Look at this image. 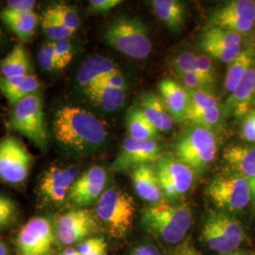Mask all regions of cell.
Listing matches in <instances>:
<instances>
[{
	"label": "cell",
	"instance_id": "cell-35",
	"mask_svg": "<svg viewBox=\"0 0 255 255\" xmlns=\"http://www.w3.org/2000/svg\"><path fill=\"white\" fill-rule=\"evenodd\" d=\"M187 92L189 97V106L187 114L219 107V100L212 91L187 90Z\"/></svg>",
	"mask_w": 255,
	"mask_h": 255
},
{
	"label": "cell",
	"instance_id": "cell-34",
	"mask_svg": "<svg viewBox=\"0 0 255 255\" xmlns=\"http://www.w3.org/2000/svg\"><path fill=\"white\" fill-rule=\"evenodd\" d=\"M201 46L211 59L213 58L224 64H231L242 51L241 46H221L201 42Z\"/></svg>",
	"mask_w": 255,
	"mask_h": 255
},
{
	"label": "cell",
	"instance_id": "cell-2",
	"mask_svg": "<svg viewBox=\"0 0 255 255\" xmlns=\"http://www.w3.org/2000/svg\"><path fill=\"white\" fill-rule=\"evenodd\" d=\"M193 221L186 203L161 201L141 211V222L148 233L169 245L182 242Z\"/></svg>",
	"mask_w": 255,
	"mask_h": 255
},
{
	"label": "cell",
	"instance_id": "cell-50",
	"mask_svg": "<svg viewBox=\"0 0 255 255\" xmlns=\"http://www.w3.org/2000/svg\"><path fill=\"white\" fill-rule=\"evenodd\" d=\"M61 255H81L76 248H66Z\"/></svg>",
	"mask_w": 255,
	"mask_h": 255
},
{
	"label": "cell",
	"instance_id": "cell-14",
	"mask_svg": "<svg viewBox=\"0 0 255 255\" xmlns=\"http://www.w3.org/2000/svg\"><path fill=\"white\" fill-rule=\"evenodd\" d=\"M162 155V147L155 141H138L128 136L113 164L114 171H126L138 166L157 162Z\"/></svg>",
	"mask_w": 255,
	"mask_h": 255
},
{
	"label": "cell",
	"instance_id": "cell-53",
	"mask_svg": "<svg viewBox=\"0 0 255 255\" xmlns=\"http://www.w3.org/2000/svg\"><path fill=\"white\" fill-rule=\"evenodd\" d=\"M1 38H2V31L0 29V43H1Z\"/></svg>",
	"mask_w": 255,
	"mask_h": 255
},
{
	"label": "cell",
	"instance_id": "cell-45",
	"mask_svg": "<svg viewBox=\"0 0 255 255\" xmlns=\"http://www.w3.org/2000/svg\"><path fill=\"white\" fill-rule=\"evenodd\" d=\"M121 3V0H91L89 1V9L96 13H105Z\"/></svg>",
	"mask_w": 255,
	"mask_h": 255
},
{
	"label": "cell",
	"instance_id": "cell-24",
	"mask_svg": "<svg viewBox=\"0 0 255 255\" xmlns=\"http://www.w3.org/2000/svg\"><path fill=\"white\" fill-rule=\"evenodd\" d=\"M0 17L4 24L22 41H30L40 23L36 12H15L7 9L0 11Z\"/></svg>",
	"mask_w": 255,
	"mask_h": 255
},
{
	"label": "cell",
	"instance_id": "cell-29",
	"mask_svg": "<svg viewBox=\"0 0 255 255\" xmlns=\"http://www.w3.org/2000/svg\"><path fill=\"white\" fill-rule=\"evenodd\" d=\"M128 137L138 141H154L158 130L140 109H132L127 116Z\"/></svg>",
	"mask_w": 255,
	"mask_h": 255
},
{
	"label": "cell",
	"instance_id": "cell-46",
	"mask_svg": "<svg viewBox=\"0 0 255 255\" xmlns=\"http://www.w3.org/2000/svg\"><path fill=\"white\" fill-rule=\"evenodd\" d=\"M36 1L34 0H10L7 2L5 9L15 12H30L34 11Z\"/></svg>",
	"mask_w": 255,
	"mask_h": 255
},
{
	"label": "cell",
	"instance_id": "cell-1",
	"mask_svg": "<svg viewBox=\"0 0 255 255\" xmlns=\"http://www.w3.org/2000/svg\"><path fill=\"white\" fill-rule=\"evenodd\" d=\"M53 135L66 151L87 154L105 146L108 132L101 120L90 112L66 105L55 113Z\"/></svg>",
	"mask_w": 255,
	"mask_h": 255
},
{
	"label": "cell",
	"instance_id": "cell-38",
	"mask_svg": "<svg viewBox=\"0 0 255 255\" xmlns=\"http://www.w3.org/2000/svg\"><path fill=\"white\" fill-rule=\"evenodd\" d=\"M81 255H107V244L102 237H90L76 247Z\"/></svg>",
	"mask_w": 255,
	"mask_h": 255
},
{
	"label": "cell",
	"instance_id": "cell-42",
	"mask_svg": "<svg viewBox=\"0 0 255 255\" xmlns=\"http://www.w3.org/2000/svg\"><path fill=\"white\" fill-rule=\"evenodd\" d=\"M181 80L182 86L187 90H198V91H212V85L204 79H202L200 75L196 72L184 74L179 77Z\"/></svg>",
	"mask_w": 255,
	"mask_h": 255
},
{
	"label": "cell",
	"instance_id": "cell-47",
	"mask_svg": "<svg viewBox=\"0 0 255 255\" xmlns=\"http://www.w3.org/2000/svg\"><path fill=\"white\" fill-rule=\"evenodd\" d=\"M130 255H161L158 248L151 243H143L134 247Z\"/></svg>",
	"mask_w": 255,
	"mask_h": 255
},
{
	"label": "cell",
	"instance_id": "cell-21",
	"mask_svg": "<svg viewBox=\"0 0 255 255\" xmlns=\"http://www.w3.org/2000/svg\"><path fill=\"white\" fill-rule=\"evenodd\" d=\"M119 71L118 65L108 58L101 55H93L87 58L80 67L77 81L83 90L110 74Z\"/></svg>",
	"mask_w": 255,
	"mask_h": 255
},
{
	"label": "cell",
	"instance_id": "cell-15",
	"mask_svg": "<svg viewBox=\"0 0 255 255\" xmlns=\"http://www.w3.org/2000/svg\"><path fill=\"white\" fill-rule=\"evenodd\" d=\"M78 177L76 167L51 165L40 180V194L46 201L58 205L62 204L68 199L69 192Z\"/></svg>",
	"mask_w": 255,
	"mask_h": 255
},
{
	"label": "cell",
	"instance_id": "cell-49",
	"mask_svg": "<svg viewBox=\"0 0 255 255\" xmlns=\"http://www.w3.org/2000/svg\"><path fill=\"white\" fill-rule=\"evenodd\" d=\"M249 185H250V191H251V201L253 202L255 207V177L249 181Z\"/></svg>",
	"mask_w": 255,
	"mask_h": 255
},
{
	"label": "cell",
	"instance_id": "cell-6",
	"mask_svg": "<svg viewBox=\"0 0 255 255\" xmlns=\"http://www.w3.org/2000/svg\"><path fill=\"white\" fill-rule=\"evenodd\" d=\"M9 125L38 148L45 149L48 131L42 95L37 93L16 103L10 115Z\"/></svg>",
	"mask_w": 255,
	"mask_h": 255
},
{
	"label": "cell",
	"instance_id": "cell-17",
	"mask_svg": "<svg viewBox=\"0 0 255 255\" xmlns=\"http://www.w3.org/2000/svg\"><path fill=\"white\" fill-rule=\"evenodd\" d=\"M255 102V63L247 71L237 88L229 95L225 101V114H231L237 119L245 118Z\"/></svg>",
	"mask_w": 255,
	"mask_h": 255
},
{
	"label": "cell",
	"instance_id": "cell-23",
	"mask_svg": "<svg viewBox=\"0 0 255 255\" xmlns=\"http://www.w3.org/2000/svg\"><path fill=\"white\" fill-rule=\"evenodd\" d=\"M140 110L158 131H168L173 126V119L164 102L154 93L146 92L142 95Z\"/></svg>",
	"mask_w": 255,
	"mask_h": 255
},
{
	"label": "cell",
	"instance_id": "cell-39",
	"mask_svg": "<svg viewBox=\"0 0 255 255\" xmlns=\"http://www.w3.org/2000/svg\"><path fill=\"white\" fill-rule=\"evenodd\" d=\"M56 56V70L64 69L73 59V46L69 40L53 42Z\"/></svg>",
	"mask_w": 255,
	"mask_h": 255
},
{
	"label": "cell",
	"instance_id": "cell-36",
	"mask_svg": "<svg viewBox=\"0 0 255 255\" xmlns=\"http://www.w3.org/2000/svg\"><path fill=\"white\" fill-rule=\"evenodd\" d=\"M170 67L178 78L184 74L195 72L197 68V55L190 51L182 52L171 61Z\"/></svg>",
	"mask_w": 255,
	"mask_h": 255
},
{
	"label": "cell",
	"instance_id": "cell-11",
	"mask_svg": "<svg viewBox=\"0 0 255 255\" xmlns=\"http://www.w3.org/2000/svg\"><path fill=\"white\" fill-rule=\"evenodd\" d=\"M155 171L161 188L170 200L182 198L190 190L194 182V171L178 159L161 157L155 164Z\"/></svg>",
	"mask_w": 255,
	"mask_h": 255
},
{
	"label": "cell",
	"instance_id": "cell-51",
	"mask_svg": "<svg viewBox=\"0 0 255 255\" xmlns=\"http://www.w3.org/2000/svg\"><path fill=\"white\" fill-rule=\"evenodd\" d=\"M0 255H9L8 248L2 241H0Z\"/></svg>",
	"mask_w": 255,
	"mask_h": 255
},
{
	"label": "cell",
	"instance_id": "cell-9",
	"mask_svg": "<svg viewBox=\"0 0 255 255\" xmlns=\"http://www.w3.org/2000/svg\"><path fill=\"white\" fill-rule=\"evenodd\" d=\"M34 157L25 144L14 136L0 140V181L9 184H21L29 175Z\"/></svg>",
	"mask_w": 255,
	"mask_h": 255
},
{
	"label": "cell",
	"instance_id": "cell-19",
	"mask_svg": "<svg viewBox=\"0 0 255 255\" xmlns=\"http://www.w3.org/2000/svg\"><path fill=\"white\" fill-rule=\"evenodd\" d=\"M229 173L236 174L248 181L255 177V147L230 145L222 154Z\"/></svg>",
	"mask_w": 255,
	"mask_h": 255
},
{
	"label": "cell",
	"instance_id": "cell-3",
	"mask_svg": "<svg viewBox=\"0 0 255 255\" xmlns=\"http://www.w3.org/2000/svg\"><path fill=\"white\" fill-rule=\"evenodd\" d=\"M135 201L127 192L113 186L102 193L96 202L94 214L111 237H126L133 224Z\"/></svg>",
	"mask_w": 255,
	"mask_h": 255
},
{
	"label": "cell",
	"instance_id": "cell-37",
	"mask_svg": "<svg viewBox=\"0 0 255 255\" xmlns=\"http://www.w3.org/2000/svg\"><path fill=\"white\" fill-rule=\"evenodd\" d=\"M18 217V207L10 198L0 194V230L10 226Z\"/></svg>",
	"mask_w": 255,
	"mask_h": 255
},
{
	"label": "cell",
	"instance_id": "cell-43",
	"mask_svg": "<svg viewBox=\"0 0 255 255\" xmlns=\"http://www.w3.org/2000/svg\"><path fill=\"white\" fill-rule=\"evenodd\" d=\"M93 85H101V86H105V87L119 89V90H126V88H127V83L125 81V78L122 76L120 71L116 72V73L110 74Z\"/></svg>",
	"mask_w": 255,
	"mask_h": 255
},
{
	"label": "cell",
	"instance_id": "cell-13",
	"mask_svg": "<svg viewBox=\"0 0 255 255\" xmlns=\"http://www.w3.org/2000/svg\"><path fill=\"white\" fill-rule=\"evenodd\" d=\"M56 239L55 229L46 218L29 219L20 229L16 238L19 255H46Z\"/></svg>",
	"mask_w": 255,
	"mask_h": 255
},
{
	"label": "cell",
	"instance_id": "cell-31",
	"mask_svg": "<svg viewBox=\"0 0 255 255\" xmlns=\"http://www.w3.org/2000/svg\"><path fill=\"white\" fill-rule=\"evenodd\" d=\"M40 23L44 33L50 40V42L69 40L76 32L73 29L64 26V24L52 17L50 14L46 13L45 10L41 17Z\"/></svg>",
	"mask_w": 255,
	"mask_h": 255
},
{
	"label": "cell",
	"instance_id": "cell-32",
	"mask_svg": "<svg viewBox=\"0 0 255 255\" xmlns=\"http://www.w3.org/2000/svg\"><path fill=\"white\" fill-rule=\"evenodd\" d=\"M45 11L74 31H77L81 26L80 15L73 6L62 3L52 4Z\"/></svg>",
	"mask_w": 255,
	"mask_h": 255
},
{
	"label": "cell",
	"instance_id": "cell-7",
	"mask_svg": "<svg viewBox=\"0 0 255 255\" xmlns=\"http://www.w3.org/2000/svg\"><path fill=\"white\" fill-rule=\"evenodd\" d=\"M176 157L194 172H201L216 159L217 138L204 128L195 127L179 139L175 146Z\"/></svg>",
	"mask_w": 255,
	"mask_h": 255
},
{
	"label": "cell",
	"instance_id": "cell-52",
	"mask_svg": "<svg viewBox=\"0 0 255 255\" xmlns=\"http://www.w3.org/2000/svg\"><path fill=\"white\" fill-rule=\"evenodd\" d=\"M252 255L251 253H249V252H245V251H236V252H234V253H231V254H228V255Z\"/></svg>",
	"mask_w": 255,
	"mask_h": 255
},
{
	"label": "cell",
	"instance_id": "cell-12",
	"mask_svg": "<svg viewBox=\"0 0 255 255\" xmlns=\"http://www.w3.org/2000/svg\"><path fill=\"white\" fill-rule=\"evenodd\" d=\"M210 27H219L244 34L255 25V2L252 0L230 1L213 11L209 18Z\"/></svg>",
	"mask_w": 255,
	"mask_h": 255
},
{
	"label": "cell",
	"instance_id": "cell-8",
	"mask_svg": "<svg viewBox=\"0 0 255 255\" xmlns=\"http://www.w3.org/2000/svg\"><path fill=\"white\" fill-rule=\"evenodd\" d=\"M206 193L216 207L225 213L240 212L251 202L249 181L236 174L215 177L209 182Z\"/></svg>",
	"mask_w": 255,
	"mask_h": 255
},
{
	"label": "cell",
	"instance_id": "cell-30",
	"mask_svg": "<svg viewBox=\"0 0 255 255\" xmlns=\"http://www.w3.org/2000/svg\"><path fill=\"white\" fill-rule=\"evenodd\" d=\"M201 43H210L221 46H241L242 37L237 32L219 28L216 27H208L202 32L201 36Z\"/></svg>",
	"mask_w": 255,
	"mask_h": 255
},
{
	"label": "cell",
	"instance_id": "cell-4",
	"mask_svg": "<svg viewBox=\"0 0 255 255\" xmlns=\"http://www.w3.org/2000/svg\"><path fill=\"white\" fill-rule=\"evenodd\" d=\"M246 238L241 222L222 211L210 212L201 231V241L219 255L238 251Z\"/></svg>",
	"mask_w": 255,
	"mask_h": 255
},
{
	"label": "cell",
	"instance_id": "cell-25",
	"mask_svg": "<svg viewBox=\"0 0 255 255\" xmlns=\"http://www.w3.org/2000/svg\"><path fill=\"white\" fill-rule=\"evenodd\" d=\"M31 62L27 48L22 44L13 46L0 62V74L4 79H14L30 75Z\"/></svg>",
	"mask_w": 255,
	"mask_h": 255
},
{
	"label": "cell",
	"instance_id": "cell-27",
	"mask_svg": "<svg viewBox=\"0 0 255 255\" xmlns=\"http://www.w3.org/2000/svg\"><path fill=\"white\" fill-rule=\"evenodd\" d=\"M151 6L155 15L172 31H179L185 21V7L178 0H154Z\"/></svg>",
	"mask_w": 255,
	"mask_h": 255
},
{
	"label": "cell",
	"instance_id": "cell-5",
	"mask_svg": "<svg viewBox=\"0 0 255 255\" xmlns=\"http://www.w3.org/2000/svg\"><path fill=\"white\" fill-rule=\"evenodd\" d=\"M104 38L109 46L135 60H144L152 51V42L146 26L136 18L120 17L115 20Z\"/></svg>",
	"mask_w": 255,
	"mask_h": 255
},
{
	"label": "cell",
	"instance_id": "cell-33",
	"mask_svg": "<svg viewBox=\"0 0 255 255\" xmlns=\"http://www.w3.org/2000/svg\"><path fill=\"white\" fill-rule=\"evenodd\" d=\"M185 120L190 121L197 127L204 128L213 131V128L217 127L221 120V110L219 107L203 110L199 112L188 113Z\"/></svg>",
	"mask_w": 255,
	"mask_h": 255
},
{
	"label": "cell",
	"instance_id": "cell-28",
	"mask_svg": "<svg viewBox=\"0 0 255 255\" xmlns=\"http://www.w3.org/2000/svg\"><path fill=\"white\" fill-rule=\"evenodd\" d=\"M255 63V52L253 48L242 49L241 53L229 64L228 70L224 80V89L229 95L237 88L247 71Z\"/></svg>",
	"mask_w": 255,
	"mask_h": 255
},
{
	"label": "cell",
	"instance_id": "cell-20",
	"mask_svg": "<svg viewBox=\"0 0 255 255\" xmlns=\"http://www.w3.org/2000/svg\"><path fill=\"white\" fill-rule=\"evenodd\" d=\"M131 180L137 195L149 204L163 201L164 193L158 180L155 167L144 164L132 170Z\"/></svg>",
	"mask_w": 255,
	"mask_h": 255
},
{
	"label": "cell",
	"instance_id": "cell-22",
	"mask_svg": "<svg viewBox=\"0 0 255 255\" xmlns=\"http://www.w3.org/2000/svg\"><path fill=\"white\" fill-rule=\"evenodd\" d=\"M41 89L42 83L34 74L14 79L0 77V92L12 106L31 95L40 93Z\"/></svg>",
	"mask_w": 255,
	"mask_h": 255
},
{
	"label": "cell",
	"instance_id": "cell-26",
	"mask_svg": "<svg viewBox=\"0 0 255 255\" xmlns=\"http://www.w3.org/2000/svg\"><path fill=\"white\" fill-rule=\"evenodd\" d=\"M85 96L96 106L106 112H116L122 108L126 101L125 90H119L101 85H92L83 89Z\"/></svg>",
	"mask_w": 255,
	"mask_h": 255
},
{
	"label": "cell",
	"instance_id": "cell-10",
	"mask_svg": "<svg viewBox=\"0 0 255 255\" xmlns=\"http://www.w3.org/2000/svg\"><path fill=\"white\" fill-rule=\"evenodd\" d=\"M95 214L84 208L71 210L61 215L55 223V237L63 246L79 244L98 229Z\"/></svg>",
	"mask_w": 255,
	"mask_h": 255
},
{
	"label": "cell",
	"instance_id": "cell-41",
	"mask_svg": "<svg viewBox=\"0 0 255 255\" xmlns=\"http://www.w3.org/2000/svg\"><path fill=\"white\" fill-rule=\"evenodd\" d=\"M38 61L43 70L48 72L56 70V56L53 42H48L41 46L38 54Z\"/></svg>",
	"mask_w": 255,
	"mask_h": 255
},
{
	"label": "cell",
	"instance_id": "cell-48",
	"mask_svg": "<svg viewBox=\"0 0 255 255\" xmlns=\"http://www.w3.org/2000/svg\"><path fill=\"white\" fill-rule=\"evenodd\" d=\"M169 255H201L199 252H197L194 248L189 246H184L179 248L174 251L172 254Z\"/></svg>",
	"mask_w": 255,
	"mask_h": 255
},
{
	"label": "cell",
	"instance_id": "cell-16",
	"mask_svg": "<svg viewBox=\"0 0 255 255\" xmlns=\"http://www.w3.org/2000/svg\"><path fill=\"white\" fill-rule=\"evenodd\" d=\"M106 182V170L100 165L92 166L77 178L67 200L79 208L89 206L105 191Z\"/></svg>",
	"mask_w": 255,
	"mask_h": 255
},
{
	"label": "cell",
	"instance_id": "cell-18",
	"mask_svg": "<svg viewBox=\"0 0 255 255\" xmlns=\"http://www.w3.org/2000/svg\"><path fill=\"white\" fill-rule=\"evenodd\" d=\"M159 91L164 106L172 119L177 122L184 121L189 106L187 89L172 79L164 78L159 83Z\"/></svg>",
	"mask_w": 255,
	"mask_h": 255
},
{
	"label": "cell",
	"instance_id": "cell-40",
	"mask_svg": "<svg viewBox=\"0 0 255 255\" xmlns=\"http://www.w3.org/2000/svg\"><path fill=\"white\" fill-rule=\"evenodd\" d=\"M195 72L212 86L216 82V69L208 55H197V68Z\"/></svg>",
	"mask_w": 255,
	"mask_h": 255
},
{
	"label": "cell",
	"instance_id": "cell-44",
	"mask_svg": "<svg viewBox=\"0 0 255 255\" xmlns=\"http://www.w3.org/2000/svg\"><path fill=\"white\" fill-rule=\"evenodd\" d=\"M241 135L248 142L255 143V112L245 117L241 128Z\"/></svg>",
	"mask_w": 255,
	"mask_h": 255
}]
</instances>
